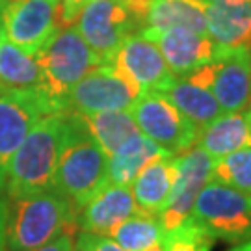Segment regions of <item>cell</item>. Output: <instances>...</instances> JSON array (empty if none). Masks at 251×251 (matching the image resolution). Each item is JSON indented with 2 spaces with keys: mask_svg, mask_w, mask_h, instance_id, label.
I'll list each match as a JSON object with an SVG mask.
<instances>
[{
  "mask_svg": "<svg viewBox=\"0 0 251 251\" xmlns=\"http://www.w3.org/2000/svg\"><path fill=\"white\" fill-rule=\"evenodd\" d=\"M69 136L71 112L41 117L9 160L4 188L6 198H28L54 188L58 162Z\"/></svg>",
  "mask_w": 251,
  "mask_h": 251,
  "instance_id": "6da1fadb",
  "label": "cell"
},
{
  "mask_svg": "<svg viewBox=\"0 0 251 251\" xmlns=\"http://www.w3.org/2000/svg\"><path fill=\"white\" fill-rule=\"evenodd\" d=\"M76 210L56 188L11 199L6 222V250L30 251L73 234Z\"/></svg>",
  "mask_w": 251,
  "mask_h": 251,
  "instance_id": "7a4b0ae2",
  "label": "cell"
},
{
  "mask_svg": "<svg viewBox=\"0 0 251 251\" xmlns=\"http://www.w3.org/2000/svg\"><path fill=\"white\" fill-rule=\"evenodd\" d=\"M108 182V154L90 134L84 117L71 112V136L54 177V188L78 212Z\"/></svg>",
  "mask_w": 251,
  "mask_h": 251,
  "instance_id": "3957f363",
  "label": "cell"
},
{
  "mask_svg": "<svg viewBox=\"0 0 251 251\" xmlns=\"http://www.w3.org/2000/svg\"><path fill=\"white\" fill-rule=\"evenodd\" d=\"M36 60L43 75L41 90L58 102L62 112H65L67 93L88 73L102 65V60L91 50L73 25L60 28L36 54Z\"/></svg>",
  "mask_w": 251,
  "mask_h": 251,
  "instance_id": "277c9868",
  "label": "cell"
},
{
  "mask_svg": "<svg viewBox=\"0 0 251 251\" xmlns=\"http://www.w3.org/2000/svg\"><path fill=\"white\" fill-rule=\"evenodd\" d=\"M190 218L214 240H251V194L210 180L199 192Z\"/></svg>",
  "mask_w": 251,
  "mask_h": 251,
  "instance_id": "5b68a950",
  "label": "cell"
},
{
  "mask_svg": "<svg viewBox=\"0 0 251 251\" xmlns=\"http://www.w3.org/2000/svg\"><path fill=\"white\" fill-rule=\"evenodd\" d=\"M58 112L62 108L41 88H4L0 91V196L6 188L11 156L41 117Z\"/></svg>",
  "mask_w": 251,
  "mask_h": 251,
  "instance_id": "8992f818",
  "label": "cell"
},
{
  "mask_svg": "<svg viewBox=\"0 0 251 251\" xmlns=\"http://www.w3.org/2000/svg\"><path fill=\"white\" fill-rule=\"evenodd\" d=\"M130 114L138 130L173 156L198 145L201 128L182 116L160 91H144L132 104Z\"/></svg>",
  "mask_w": 251,
  "mask_h": 251,
  "instance_id": "52a82bcc",
  "label": "cell"
},
{
  "mask_svg": "<svg viewBox=\"0 0 251 251\" xmlns=\"http://www.w3.org/2000/svg\"><path fill=\"white\" fill-rule=\"evenodd\" d=\"M144 91L112 63L95 67L65 97V112L91 116L100 112L130 110Z\"/></svg>",
  "mask_w": 251,
  "mask_h": 251,
  "instance_id": "ba28073f",
  "label": "cell"
},
{
  "mask_svg": "<svg viewBox=\"0 0 251 251\" xmlns=\"http://www.w3.org/2000/svg\"><path fill=\"white\" fill-rule=\"evenodd\" d=\"M75 28L102 63H110L121 43L140 30V23L123 0H91L76 17Z\"/></svg>",
  "mask_w": 251,
  "mask_h": 251,
  "instance_id": "9c48e42d",
  "label": "cell"
},
{
  "mask_svg": "<svg viewBox=\"0 0 251 251\" xmlns=\"http://www.w3.org/2000/svg\"><path fill=\"white\" fill-rule=\"evenodd\" d=\"M214 164L216 158L199 149L198 145L175 156V186L168 205L156 216L162 233L173 231L188 220L199 192L212 180Z\"/></svg>",
  "mask_w": 251,
  "mask_h": 251,
  "instance_id": "30bf717a",
  "label": "cell"
},
{
  "mask_svg": "<svg viewBox=\"0 0 251 251\" xmlns=\"http://www.w3.org/2000/svg\"><path fill=\"white\" fill-rule=\"evenodd\" d=\"M60 0H9L2 8L6 39L36 56L60 30Z\"/></svg>",
  "mask_w": 251,
  "mask_h": 251,
  "instance_id": "8fae6325",
  "label": "cell"
},
{
  "mask_svg": "<svg viewBox=\"0 0 251 251\" xmlns=\"http://www.w3.org/2000/svg\"><path fill=\"white\" fill-rule=\"evenodd\" d=\"M140 32L160 49L173 76H188L199 67L216 62L222 52V47L216 45L208 36L184 28H142Z\"/></svg>",
  "mask_w": 251,
  "mask_h": 251,
  "instance_id": "7c38bea8",
  "label": "cell"
},
{
  "mask_svg": "<svg viewBox=\"0 0 251 251\" xmlns=\"http://www.w3.org/2000/svg\"><path fill=\"white\" fill-rule=\"evenodd\" d=\"M210 91L222 112H244L251 106V47H222Z\"/></svg>",
  "mask_w": 251,
  "mask_h": 251,
  "instance_id": "4fadbf2b",
  "label": "cell"
},
{
  "mask_svg": "<svg viewBox=\"0 0 251 251\" xmlns=\"http://www.w3.org/2000/svg\"><path fill=\"white\" fill-rule=\"evenodd\" d=\"M110 63L132 78L142 91H158L173 78V73L170 71L160 49L140 30L121 43Z\"/></svg>",
  "mask_w": 251,
  "mask_h": 251,
  "instance_id": "5bb4252c",
  "label": "cell"
},
{
  "mask_svg": "<svg viewBox=\"0 0 251 251\" xmlns=\"http://www.w3.org/2000/svg\"><path fill=\"white\" fill-rule=\"evenodd\" d=\"M136 205L130 186L108 182L97 196L86 203L76 214V227L84 233L110 236L121 222L136 214Z\"/></svg>",
  "mask_w": 251,
  "mask_h": 251,
  "instance_id": "9a60e30c",
  "label": "cell"
},
{
  "mask_svg": "<svg viewBox=\"0 0 251 251\" xmlns=\"http://www.w3.org/2000/svg\"><path fill=\"white\" fill-rule=\"evenodd\" d=\"M198 147L220 160L231 152L251 147V112H224L201 128Z\"/></svg>",
  "mask_w": 251,
  "mask_h": 251,
  "instance_id": "2e32d148",
  "label": "cell"
},
{
  "mask_svg": "<svg viewBox=\"0 0 251 251\" xmlns=\"http://www.w3.org/2000/svg\"><path fill=\"white\" fill-rule=\"evenodd\" d=\"M206 36L220 47H251V2L206 4Z\"/></svg>",
  "mask_w": 251,
  "mask_h": 251,
  "instance_id": "e0dca14e",
  "label": "cell"
},
{
  "mask_svg": "<svg viewBox=\"0 0 251 251\" xmlns=\"http://www.w3.org/2000/svg\"><path fill=\"white\" fill-rule=\"evenodd\" d=\"M158 91L198 128H203L224 114L212 91L188 78L173 76Z\"/></svg>",
  "mask_w": 251,
  "mask_h": 251,
  "instance_id": "ac0fdd59",
  "label": "cell"
},
{
  "mask_svg": "<svg viewBox=\"0 0 251 251\" xmlns=\"http://www.w3.org/2000/svg\"><path fill=\"white\" fill-rule=\"evenodd\" d=\"M130 186L138 208L158 216L168 205L175 186V156H164L149 164Z\"/></svg>",
  "mask_w": 251,
  "mask_h": 251,
  "instance_id": "d6986e66",
  "label": "cell"
},
{
  "mask_svg": "<svg viewBox=\"0 0 251 251\" xmlns=\"http://www.w3.org/2000/svg\"><path fill=\"white\" fill-rule=\"evenodd\" d=\"M164 156L173 154L162 149L160 145H156L142 132H138L132 138H128L112 156H108V180L130 186L149 164Z\"/></svg>",
  "mask_w": 251,
  "mask_h": 251,
  "instance_id": "ffe728a7",
  "label": "cell"
},
{
  "mask_svg": "<svg viewBox=\"0 0 251 251\" xmlns=\"http://www.w3.org/2000/svg\"><path fill=\"white\" fill-rule=\"evenodd\" d=\"M144 28H184L206 36V4L203 0H152Z\"/></svg>",
  "mask_w": 251,
  "mask_h": 251,
  "instance_id": "44dd1931",
  "label": "cell"
},
{
  "mask_svg": "<svg viewBox=\"0 0 251 251\" xmlns=\"http://www.w3.org/2000/svg\"><path fill=\"white\" fill-rule=\"evenodd\" d=\"M0 82L4 88H41L43 75L36 56L9 39L0 41Z\"/></svg>",
  "mask_w": 251,
  "mask_h": 251,
  "instance_id": "7402d4cb",
  "label": "cell"
},
{
  "mask_svg": "<svg viewBox=\"0 0 251 251\" xmlns=\"http://www.w3.org/2000/svg\"><path fill=\"white\" fill-rule=\"evenodd\" d=\"M84 123L88 126L93 140L102 147L108 156L125 144L128 138L138 134V125L130 110H119V112H100L91 116H82Z\"/></svg>",
  "mask_w": 251,
  "mask_h": 251,
  "instance_id": "603a6c76",
  "label": "cell"
},
{
  "mask_svg": "<svg viewBox=\"0 0 251 251\" xmlns=\"http://www.w3.org/2000/svg\"><path fill=\"white\" fill-rule=\"evenodd\" d=\"M110 238L125 251H151L162 246V227L156 216L138 210L117 225Z\"/></svg>",
  "mask_w": 251,
  "mask_h": 251,
  "instance_id": "cb8c5ba5",
  "label": "cell"
},
{
  "mask_svg": "<svg viewBox=\"0 0 251 251\" xmlns=\"http://www.w3.org/2000/svg\"><path fill=\"white\" fill-rule=\"evenodd\" d=\"M212 180L251 194V147L216 160Z\"/></svg>",
  "mask_w": 251,
  "mask_h": 251,
  "instance_id": "d4e9b609",
  "label": "cell"
},
{
  "mask_svg": "<svg viewBox=\"0 0 251 251\" xmlns=\"http://www.w3.org/2000/svg\"><path fill=\"white\" fill-rule=\"evenodd\" d=\"M212 246L214 238L192 218L182 222L173 231L162 233L164 251H210Z\"/></svg>",
  "mask_w": 251,
  "mask_h": 251,
  "instance_id": "484cf974",
  "label": "cell"
},
{
  "mask_svg": "<svg viewBox=\"0 0 251 251\" xmlns=\"http://www.w3.org/2000/svg\"><path fill=\"white\" fill-rule=\"evenodd\" d=\"M75 251H125V250L121 246H117L110 236L80 231V234L75 240Z\"/></svg>",
  "mask_w": 251,
  "mask_h": 251,
  "instance_id": "4316f807",
  "label": "cell"
},
{
  "mask_svg": "<svg viewBox=\"0 0 251 251\" xmlns=\"http://www.w3.org/2000/svg\"><path fill=\"white\" fill-rule=\"evenodd\" d=\"M91 0H60L58 6V23L60 28L71 26L76 17L82 13V9L90 4Z\"/></svg>",
  "mask_w": 251,
  "mask_h": 251,
  "instance_id": "83f0119b",
  "label": "cell"
},
{
  "mask_svg": "<svg viewBox=\"0 0 251 251\" xmlns=\"http://www.w3.org/2000/svg\"><path fill=\"white\" fill-rule=\"evenodd\" d=\"M151 2L152 0H123V4L130 9V13L140 23V30L145 26V19H147V13L151 8Z\"/></svg>",
  "mask_w": 251,
  "mask_h": 251,
  "instance_id": "f1b7e54d",
  "label": "cell"
},
{
  "mask_svg": "<svg viewBox=\"0 0 251 251\" xmlns=\"http://www.w3.org/2000/svg\"><path fill=\"white\" fill-rule=\"evenodd\" d=\"M30 251H75V238H73V234H63L60 238H56L54 242Z\"/></svg>",
  "mask_w": 251,
  "mask_h": 251,
  "instance_id": "f546056e",
  "label": "cell"
},
{
  "mask_svg": "<svg viewBox=\"0 0 251 251\" xmlns=\"http://www.w3.org/2000/svg\"><path fill=\"white\" fill-rule=\"evenodd\" d=\"M9 201L6 196H0V251H6V222H8Z\"/></svg>",
  "mask_w": 251,
  "mask_h": 251,
  "instance_id": "4dcf8cb0",
  "label": "cell"
},
{
  "mask_svg": "<svg viewBox=\"0 0 251 251\" xmlns=\"http://www.w3.org/2000/svg\"><path fill=\"white\" fill-rule=\"evenodd\" d=\"M205 4H240V2H251V0H203Z\"/></svg>",
  "mask_w": 251,
  "mask_h": 251,
  "instance_id": "1f68e13d",
  "label": "cell"
},
{
  "mask_svg": "<svg viewBox=\"0 0 251 251\" xmlns=\"http://www.w3.org/2000/svg\"><path fill=\"white\" fill-rule=\"evenodd\" d=\"M229 251H251V240H246V242L236 244L234 248H231Z\"/></svg>",
  "mask_w": 251,
  "mask_h": 251,
  "instance_id": "d6a6232c",
  "label": "cell"
},
{
  "mask_svg": "<svg viewBox=\"0 0 251 251\" xmlns=\"http://www.w3.org/2000/svg\"><path fill=\"white\" fill-rule=\"evenodd\" d=\"M2 8H4V6L0 4V41L6 37V34H4V21H2Z\"/></svg>",
  "mask_w": 251,
  "mask_h": 251,
  "instance_id": "836d02e7",
  "label": "cell"
},
{
  "mask_svg": "<svg viewBox=\"0 0 251 251\" xmlns=\"http://www.w3.org/2000/svg\"><path fill=\"white\" fill-rule=\"evenodd\" d=\"M151 251H164V248H162V246H158V248H154V250H151Z\"/></svg>",
  "mask_w": 251,
  "mask_h": 251,
  "instance_id": "e575fe53",
  "label": "cell"
},
{
  "mask_svg": "<svg viewBox=\"0 0 251 251\" xmlns=\"http://www.w3.org/2000/svg\"><path fill=\"white\" fill-rule=\"evenodd\" d=\"M2 90H4V86H2V82H0V91H2Z\"/></svg>",
  "mask_w": 251,
  "mask_h": 251,
  "instance_id": "d590c367",
  "label": "cell"
},
{
  "mask_svg": "<svg viewBox=\"0 0 251 251\" xmlns=\"http://www.w3.org/2000/svg\"><path fill=\"white\" fill-rule=\"evenodd\" d=\"M0 4H2V6H4V0H0Z\"/></svg>",
  "mask_w": 251,
  "mask_h": 251,
  "instance_id": "8d00e7d4",
  "label": "cell"
},
{
  "mask_svg": "<svg viewBox=\"0 0 251 251\" xmlns=\"http://www.w3.org/2000/svg\"><path fill=\"white\" fill-rule=\"evenodd\" d=\"M6 2H9V0H4V4H6Z\"/></svg>",
  "mask_w": 251,
  "mask_h": 251,
  "instance_id": "74e56055",
  "label": "cell"
},
{
  "mask_svg": "<svg viewBox=\"0 0 251 251\" xmlns=\"http://www.w3.org/2000/svg\"><path fill=\"white\" fill-rule=\"evenodd\" d=\"M250 112H251V106H250Z\"/></svg>",
  "mask_w": 251,
  "mask_h": 251,
  "instance_id": "f35d334b",
  "label": "cell"
}]
</instances>
